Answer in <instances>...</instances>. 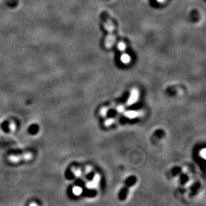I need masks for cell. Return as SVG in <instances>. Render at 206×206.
I'll return each mask as SVG.
<instances>
[{"instance_id":"1","label":"cell","mask_w":206,"mask_h":206,"mask_svg":"<svg viewBox=\"0 0 206 206\" xmlns=\"http://www.w3.org/2000/svg\"><path fill=\"white\" fill-rule=\"evenodd\" d=\"M100 17L104 23V28L108 34L107 37L105 38V46L108 48H111L114 46L115 41H116V25L107 11H102L100 13Z\"/></svg>"},{"instance_id":"2","label":"cell","mask_w":206,"mask_h":206,"mask_svg":"<svg viewBox=\"0 0 206 206\" xmlns=\"http://www.w3.org/2000/svg\"><path fill=\"white\" fill-rule=\"evenodd\" d=\"M32 158V154L30 153H26L23 154V155H13L10 156L8 158V160L10 161V162L12 163H18L19 161L25 160L27 161L31 160Z\"/></svg>"},{"instance_id":"3","label":"cell","mask_w":206,"mask_h":206,"mask_svg":"<svg viewBox=\"0 0 206 206\" xmlns=\"http://www.w3.org/2000/svg\"><path fill=\"white\" fill-rule=\"evenodd\" d=\"M100 179V177L98 174H96L93 177V179L92 180V181H90L86 184V187L89 189H93L96 188L98 183H99Z\"/></svg>"},{"instance_id":"4","label":"cell","mask_w":206,"mask_h":206,"mask_svg":"<svg viewBox=\"0 0 206 206\" xmlns=\"http://www.w3.org/2000/svg\"><path fill=\"white\" fill-rule=\"evenodd\" d=\"M138 95H139L138 91L137 90H135V89L134 90H133L132 93H131L130 97L128 99V105H132L133 104H134V103L137 100Z\"/></svg>"},{"instance_id":"5","label":"cell","mask_w":206,"mask_h":206,"mask_svg":"<svg viewBox=\"0 0 206 206\" xmlns=\"http://www.w3.org/2000/svg\"><path fill=\"white\" fill-rule=\"evenodd\" d=\"M139 112H137L135 111H126L125 113V116L131 119L136 118L137 116H139Z\"/></svg>"},{"instance_id":"6","label":"cell","mask_w":206,"mask_h":206,"mask_svg":"<svg viewBox=\"0 0 206 206\" xmlns=\"http://www.w3.org/2000/svg\"><path fill=\"white\" fill-rule=\"evenodd\" d=\"M5 4L8 7H12V8H15L18 5V0H6L5 1Z\"/></svg>"},{"instance_id":"7","label":"cell","mask_w":206,"mask_h":206,"mask_svg":"<svg viewBox=\"0 0 206 206\" xmlns=\"http://www.w3.org/2000/svg\"><path fill=\"white\" fill-rule=\"evenodd\" d=\"M82 192V189H81L80 187L76 186L73 188V193L76 195H79Z\"/></svg>"},{"instance_id":"8","label":"cell","mask_w":206,"mask_h":206,"mask_svg":"<svg viewBox=\"0 0 206 206\" xmlns=\"http://www.w3.org/2000/svg\"><path fill=\"white\" fill-rule=\"evenodd\" d=\"M130 60V58L128 55H125V54L123 55L122 57H121V61H122L123 63H125H125L126 64H127V63H129Z\"/></svg>"},{"instance_id":"9","label":"cell","mask_w":206,"mask_h":206,"mask_svg":"<svg viewBox=\"0 0 206 206\" xmlns=\"http://www.w3.org/2000/svg\"><path fill=\"white\" fill-rule=\"evenodd\" d=\"M113 122H114V119H107L106 121H105V125H107V126H108V125H111V124L113 123Z\"/></svg>"},{"instance_id":"10","label":"cell","mask_w":206,"mask_h":206,"mask_svg":"<svg viewBox=\"0 0 206 206\" xmlns=\"http://www.w3.org/2000/svg\"><path fill=\"white\" fill-rule=\"evenodd\" d=\"M200 156L202 157L203 159H205L206 158V149H203L201 151Z\"/></svg>"},{"instance_id":"11","label":"cell","mask_w":206,"mask_h":206,"mask_svg":"<svg viewBox=\"0 0 206 206\" xmlns=\"http://www.w3.org/2000/svg\"><path fill=\"white\" fill-rule=\"evenodd\" d=\"M74 174H75V175H76L77 177L80 176V175H81V171L79 170H75V171H74Z\"/></svg>"},{"instance_id":"12","label":"cell","mask_w":206,"mask_h":206,"mask_svg":"<svg viewBox=\"0 0 206 206\" xmlns=\"http://www.w3.org/2000/svg\"><path fill=\"white\" fill-rule=\"evenodd\" d=\"M9 129H10V130H15V123H10V125H9Z\"/></svg>"},{"instance_id":"13","label":"cell","mask_w":206,"mask_h":206,"mask_svg":"<svg viewBox=\"0 0 206 206\" xmlns=\"http://www.w3.org/2000/svg\"><path fill=\"white\" fill-rule=\"evenodd\" d=\"M107 109H105V108H104V109H102V111H101V114H102V115H103V116H105V115H106L107 114Z\"/></svg>"},{"instance_id":"14","label":"cell","mask_w":206,"mask_h":206,"mask_svg":"<svg viewBox=\"0 0 206 206\" xmlns=\"http://www.w3.org/2000/svg\"><path fill=\"white\" fill-rule=\"evenodd\" d=\"M119 49L120 50H123L124 49H125V45H124L123 43H119Z\"/></svg>"},{"instance_id":"15","label":"cell","mask_w":206,"mask_h":206,"mask_svg":"<svg viewBox=\"0 0 206 206\" xmlns=\"http://www.w3.org/2000/svg\"><path fill=\"white\" fill-rule=\"evenodd\" d=\"M123 110H124V108H123V106H119L118 107V111L119 112H122Z\"/></svg>"}]
</instances>
